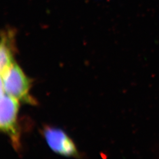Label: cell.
<instances>
[{
	"mask_svg": "<svg viewBox=\"0 0 159 159\" xmlns=\"http://www.w3.org/2000/svg\"><path fill=\"white\" fill-rule=\"evenodd\" d=\"M20 102L1 90L0 128L10 138L16 150L20 148V133L18 124Z\"/></svg>",
	"mask_w": 159,
	"mask_h": 159,
	"instance_id": "cell-2",
	"label": "cell"
},
{
	"mask_svg": "<svg viewBox=\"0 0 159 159\" xmlns=\"http://www.w3.org/2000/svg\"><path fill=\"white\" fill-rule=\"evenodd\" d=\"M1 75V90L19 102L32 105L36 104L30 93L31 81L17 63L13 64Z\"/></svg>",
	"mask_w": 159,
	"mask_h": 159,
	"instance_id": "cell-1",
	"label": "cell"
},
{
	"mask_svg": "<svg viewBox=\"0 0 159 159\" xmlns=\"http://www.w3.org/2000/svg\"><path fill=\"white\" fill-rule=\"evenodd\" d=\"M14 37L15 31L7 29L2 31L0 45V70L1 74L16 63L14 61Z\"/></svg>",
	"mask_w": 159,
	"mask_h": 159,
	"instance_id": "cell-4",
	"label": "cell"
},
{
	"mask_svg": "<svg viewBox=\"0 0 159 159\" xmlns=\"http://www.w3.org/2000/svg\"><path fill=\"white\" fill-rule=\"evenodd\" d=\"M43 134L48 146L56 153L66 157H76L79 156L73 141L61 129L46 126Z\"/></svg>",
	"mask_w": 159,
	"mask_h": 159,
	"instance_id": "cell-3",
	"label": "cell"
}]
</instances>
